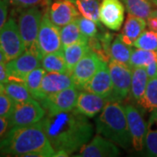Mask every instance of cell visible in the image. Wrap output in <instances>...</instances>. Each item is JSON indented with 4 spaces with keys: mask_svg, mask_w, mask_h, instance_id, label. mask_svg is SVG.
<instances>
[{
    "mask_svg": "<svg viewBox=\"0 0 157 157\" xmlns=\"http://www.w3.org/2000/svg\"><path fill=\"white\" fill-rule=\"evenodd\" d=\"M150 17H157V9L152 11L151 14H150Z\"/></svg>",
    "mask_w": 157,
    "mask_h": 157,
    "instance_id": "42",
    "label": "cell"
},
{
    "mask_svg": "<svg viewBox=\"0 0 157 157\" xmlns=\"http://www.w3.org/2000/svg\"><path fill=\"white\" fill-rule=\"evenodd\" d=\"M5 91V86H4V84L3 83H0V93L4 92Z\"/></svg>",
    "mask_w": 157,
    "mask_h": 157,
    "instance_id": "43",
    "label": "cell"
},
{
    "mask_svg": "<svg viewBox=\"0 0 157 157\" xmlns=\"http://www.w3.org/2000/svg\"><path fill=\"white\" fill-rule=\"evenodd\" d=\"M78 27L82 34L86 36V38H93L97 35V23L91 20L89 18H86L85 17H79L78 16L77 18Z\"/></svg>",
    "mask_w": 157,
    "mask_h": 157,
    "instance_id": "33",
    "label": "cell"
},
{
    "mask_svg": "<svg viewBox=\"0 0 157 157\" xmlns=\"http://www.w3.org/2000/svg\"><path fill=\"white\" fill-rule=\"evenodd\" d=\"M124 108L132 137V146L136 151H140L144 147L147 123L135 107L132 105H126Z\"/></svg>",
    "mask_w": 157,
    "mask_h": 157,
    "instance_id": "12",
    "label": "cell"
},
{
    "mask_svg": "<svg viewBox=\"0 0 157 157\" xmlns=\"http://www.w3.org/2000/svg\"><path fill=\"white\" fill-rule=\"evenodd\" d=\"M146 25L147 21L145 18L128 13L122 32L120 36L124 43L133 46L137 38L145 31Z\"/></svg>",
    "mask_w": 157,
    "mask_h": 157,
    "instance_id": "19",
    "label": "cell"
},
{
    "mask_svg": "<svg viewBox=\"0 0 157 157\" xmlns=\"http://www.w3.org/2000/svg\"><path fill=\"white\" fill-rule=\"evenodd\" d=\"M149 1H150V2H152L154 5H155V6H157V0H149Z\"/></svg>",
    "mask_w": 157,
    "mask_h": 157,
    "instance_id": "44",
    "label": "cell"
},
{
    "mask_svg": "<svg viewBox=\"0 0 157 157\" xmlns=\"http://www.w3.org/2000/svg\"><path fill=\"white\" fill-rule=\"evenodd\" d=\"M96 133L128 149L132 144V137L125 113V108L119 101H110L95 119Z\"/></svg>",
    "mask_w": 157,
    "mask_h": 157,
    "instance_id": "3",
    "label": "cell"
},
{
    "mask_svg": "<svg viewBox=\"0 0 157 157\" xmlns=\"http://www.w3.org/2000/svg\"><path fill=\"white\" fill-rule=\"evenodd\" d=\"M78 94V87L72 86L47 95L39 102L45 109L46 113L55 114L73 110L76 105Z\"/></svg>",
    "mask_w": 157,
    "mask_h": 157,
    "instance_id": "10",
    "label": "cell"
},
{
    "mask_svg": "<svg viewBox=\"0 0 157 157\" xmlns=\"http://www.w3.org/2000/svg\"><path fill=\"white\" fill-rule=\"evenodd\" d=\"M14 107L15 102L6 94L5 91L0 93V116L9 119Z\"/></svg>",
    "mask_w": 157,
    "mask_h": 157,
    "instance_id": "34",
    "label": "cell"
},
{
    "mask_svg": "<svg viewBox=\"0 0 157 157\" xmlns=\"http://www.w3.org/2000/svg\"><path fill=\"white\" fill-rule=\"evenodd\" d=\"M77 7L83 17L89 18L97 24L100 23V0H68Z\"/></svg>",
    "mask_w": 157,
    "mask_h": 157,
    "instance_id": "26",
    "label": "cell"
},
{
    "mask_svg": "<svg viewBox=\"0 0 157 157\" xmlns=\"http://www.w3.org/2000/svg\"><path fill=\"white\" fill-rule=\"evenodd\" d=\"M138 103L148 112L157 111V77L148 79L144 95Z\"/></svg>",
    "mask_w": 157,
    "mask_h": 157,
    "instance_id": "30",
    "label": "cell"
},
{
    "mask_svg": "<svg viewBox=\"0 0 157 157\" xmlns=\"http://www.w3.org/2000/svg\"><path fill=\"white\" fill-rule=\"evenodd\" d=\"M132 52H133V49H132L131 45H127L126 43H124L120 34H118L115 37V39L113 40L112 45L110 47L111 59L128 66Z\"/></svg>",
    "mask_w": 157,
    "mask_h": 157,
    "instance_id": "27",
    "label": "cell"
},
{
    "mask_svg": "<svg viewBox=\"0 0 157 157\" xmlns=\"http://www.w3.org/2000/svg\"><path fill=\"white\" fill-rule=\"evenodd\" d=\"M148 79H149V78L147 76L146 68H133L130 93H131L132 98L135 101L139 102L140 99L143 97Z\"/></svg>",
    "mask_w": 157,
    "mask_h": 157,
    "instance_id": "21",
    "label": "cell"
},
{
    "mask_svg": "<svg viewBox=\"0 0 157 157\" xmlns=\"http://www.w3.org/2000/svg\"><path fill=\"white\" fill-rule=\"evenodd\" d=\"M10 5L17 8H28L33 6H44L50 5V0H8Z\"/></svg>",
    "mask_w": 157,
    "mask_h": 157,
    "instance_id": "35",
    "label": "cell"
},
{
    "mask_svg": "<svg viewBox=\"0 0 157 157\" xmlns=\"http://www.w3.org/2000/svg\"><path fill=\"white\" fill-rule=\"evenodd\" d=\"M41 56L39 52L25 50L22 54L6 63L10 75L9 80L25 82L26 75L33 70L41 67Z\"/></svg>",
    "mask_w": 157,
    "mask_h": 157,
    "instance_id": "9",
    "label": "cell"
},
{
    "mask_svg": "<svg viewBox=\"0 0 157 157\" xmlns=\"http://www.w3.org/2000/svg\"><path fill=\"white\" fill-rule=\"evenodd\" d=\"M87 118L75 108L55 114H45L42 123L56 151V156H68L88 143L93 137L94 128Z\"/></svg>",
    "mask_w": 157,
    "mask_h": 157,
    "instance_id": "1",
    "label": "cell"
},
{
    "mask_svg": "<svg viewBox=\"0 0 157 157\" xmlns=\"http://www.w3.org/2000/svg\"><path fill=\"white\" fill-rule=\"evenodd\" d=\"M91 50L88 43L78 42L67 45L63 48L64 56L67 63V67L69 73L71 74L73 67L83 57Z\"/></svg>",
    "mask_w": 157,
    "mask_h": 157,
    "instance_id": "20",
    "label": "cell"
},
{
    "mask_svg": "<svg viewBox=\"0 0 157 157\" xmlns=\"http://www.w3.org/2000/svg\"><path fill=\"white\" fill-rule=\"evenodd\" d=\"M144 146L149 156L157 157V111L151 113L147 123Z\"/></svg>",
    "mask_w": 157,
    "mask_h": 157,
    "instance_id": "24",
    "label": "cell"
},
{
    "mask_svg": "<svg viewBox=\"0 0 157 157\" xmlns=\"http://www.w3.org/2000/svg\"><path fill=\"white\" fill-rule=\"evenodd\" d=\"M45 73L46 71L45 69L42 67H39L28 73L25 78V84L26 85L32 97L39 101L40 100L41 84Z\"/></svg>",
    "mask_w": 157,
    "mask_h": 157,
    "instance_id": "28",
    "label": "cell"
},
{
    "mask_svg": "<svg viewBox=\"0 0 157 157\" xmlns=\"http://www.w3.org/2000/svg\"><path fill=\"white\" fill-rule=\"evenodd\" d=\"M125 7L121 0H103L100 7V20L108 29L119 31L124 21Z\"/></svg>",
    "mask_w": 157,
    "mask_h": 157,
    "instance_id": "13",
    "label": "cell"
},
{
    "mask_svg": "<svg viewBox=\"0 0 157 157\" xmlns=\"http://www.w3.org/2000/svg\"><path fill=\"white\" fill-rule=\"evenodd\" d=\"M121 152L115 143L103 137L101 135H95L92 140L79 149V157H115L120 155Z\"/></svg>",
    "mask_w": 157,
    "mask_h": 157,
    "instance_id": "14",
    "label": "cell"
},
{
    "mask_svg": "<svg viewBox=\"0 0 157 157\" xmlns=\"http://www.w3.org/2000/svg\"><path fill=\"white\" fill-rule=\"evenodd\" d=\"M60 39L63 48L78 42L88 43V38L84 36L79 30L77 19L62 26L60 29Z\"/></svg>",
    "mask_w": 157,
    "mask_h": 157,
    "instance_id": "22",
    "label": "cell"
},
{
    "mask_svg": "<svg viewBox=\"0 0 157 157\" xmlns=\"http://www.w3.org/2000/svg\"><path fill=\"white\" fill-rule=\"evenodd\" d=\"M157 61V51L135 49L130 57L128 66L132 69L135 67H146L149 64Z\"/></svg>",
    "mask_w": 157,
    "mask_h": 157,
    "instance_id": "29",
    "label": "cell"
},
{
    "mask_svg": "<svg viewBox=\"0 0 157 157\" xmlns=\"http://www.w3.org/2000/svg\"><path fill=\"white\" fill-rule=\"evenodd\" d=\"M37 46L41 57L63 49L60 39V29L51 21L47 11H45L41 20Z\"/></svg>",
    "mask_w": 157,
    "mask_h": 157,
    "instance_id": "7",
    "label": "cell"
},
{
    "mask_svg": "<svg viewBox=\"0 0 157 157\" xmlns=\"http://www.w3.org/2000/svg\"><path fill=\"white\" fill-rule=\"evenodd\" d=\"M108 67L113 84L111 101H122L128 97L130 93L132 68L126 64L112 59L108 62Z\"/></svg>",
    "mask_w": 157,
    "mask_h": 157,
    "instance_id": "8",
    "label": "cell"
},
{
    "mask_svg": "<svg viewBox=\"0 0 157 157\" xmlns=\"http://www.w3.org/2000/svg\"><path fill=\"white\" fill-rule=\"evenodd\" d=\"M147 25L150 30L157 31V17H149L147 18Z\"/></svg>",
    "mask_w": 157,
    "mask_h": 157,
    "instance_id": "40",
    "label": "cell"
},
{
    "mask_svg": "<svg viewBox=\"0 0 157 157\" xmlns=\"http://www.w3.org/2000/svg\"><path fill=\"white\" fill-rule=\"evenodd\" d=\"M10 79V75L6 63H0V83L5 84Z\"/></svg>",
    "mask_w": 157,
    "mask_h": 157,
    "instance_id": "37",
    "label": "cell"
},
{
    "mask_svg": "<svg viewBox=\"0 0 157 157\" xmlns=\"http://www.w3.org/2000/svg\"><path fill=\"white\" fill-rule=\"evenodd\" d=\"M7 62H8V60L6 59V55L4 54V52L0 49V63H7Z\"/></svg>",
    "mask_w": 157,
    "mask_h": 157,
    "instance_id": "41",
    "label": "cell"
},
{
    "mask_svg": "<svg viewBox=\"0 0 157 157\" xmlns=\"http://www.w3.org/2000/svg\"><path fill=\"white\" fill-rule=\"evenodd\" d=\"M42 17V11L39 6L23 8L19 13L17 25L25 45V50H33L39 52L37 46V39Z\"/></svg>",
    "mask_w": 157,
    "mask_h": 157,
    "instance_id": "4",
    "label": "cell"
},
{
    "mask_svg": "<svg viewBox=\"0 0 157 157\" xmlns=\"http://www.w3.org/2000/svg\"><path fill=\"white\" fill-rule=\"evenodd\" d=\"M147 73L148 78H156L157 77V61H155L147 66L146 67Z\"/></svg>",
    "mask_w": 157,
    "mask_h": 157,
    "instance_id": "39",
    "label": "cell"
},
{
    "mask_svg": "<svg viewBox=\"0 0 157 157\" xmlns=\"http://www.w3.org/2000/svg\"><path fill=\"white\" fill-rule=\"evenodd\" d=\"M8 0H0V29L4 26V25L7 21L8 16V7H9Z\"/></svg>",
    "mask_w": 157,
    "mask_h": 157,
    "instance_id": "36",
    "label": "cell"
},
{
    "mask_svg": "<svg viewBox=\"0 0 157 157\" xmlns=\"http://www.w3.org/2000/svg\"><path fill=\"white\" fill-rule=\"evenodd\" d=\"M9 129H10L9 119L0 116V139L6 135Z\"/></svg>",
    "mask_w": 157,
    "mask_h": 157,
    "instance_id": "38",
    "label": "cell"
},
{
    "mask_svg": "<svg viewBox=\"0 0 157 157\" xmlns=\"http://www.w3.org/2000/svg\"><path fill=\"white\" fill-rule=\"evenodd\" d=\"M134 46L144 50L157 51V31H144L135 40Z\"/></svg>",
    "mask_w": 157,
    "mask_h": 157,
    "instance_id": "32",
    "label": "cell"
},
{
    "mask_svg": "<svg viewBox=\"0 0 157 157\" xmlns=\"http://www.w3.org/2000/svg\"><path fill=\"white\" fill-rule=\"evenodd\" d=\"M72 86H76L73 77L68 73H57V72H46L42 80L40 88V100L45 97L60 92ZM77 87V86H76Z\"/></svg>",
    "mask_w": 157,
    "mask_h": 157,
    "instance_id": "17",
    "label": "cell"
},
{
    "mask_svg": "<svg viewBox=\"0 0 157 157\" xmlns=\"http://www.w3.org/2000/svg\"><path fill=\"white\" fill-rule=\"evenodd\" d=\"M41 67L46 72L69 73L63 49L44 55L41 59Z\"/></svg>",
    "mask_w": 157,
    "mask_h": 157,
    "instance_id": "23",
    "label": "cell"
},
{
    "mask_svg": "<svg viewBox=\"0 0 157 157\" xmlns=\"http://www.w3.org/2000/svg\"><path fill=\"white\" fill-rule=\"evenodd\" d=\"M0 155L8 156H56L45 134L42 121L38 123L12 127L0 139Z\"/></svg>",
    "mask_w": 157,
    "mask_h": 157,
    "instance_id": "2",
    "label": "cell"
},
{
    "mask_svg": "<svg viewBox=\"0 0 157 157\" xmlns=\"http://www.w3.org/2000/svg\"><path fill=\"white\" fill-rule=\"evenodd\" d=\"M0 49L8 61L18 57L25 51L17 22L13 17H9L4 26L0 29Z\"/></svg>",
    "mask_w": 157,
    "mask_h": 157,
    "instance_id": "6",
    "label": "cell"
},
{
    "mask_svg": "<svg viewBox=\"0 0 157 157\" xmlns=\"http://www.w3.org/2000/svg\"><path fill=\"white\" fill-rule=\"evenodd\" d=\"M5 93L15 103L28 101L33 97L25 82L17 80H9L4 84Z\"/></svg>",
    "mask_w": 157,
    "mask_h": 157,
    "instance_id": "25",
    "label": "cell"
},
{
    "mask_svg": "<svg viewBox=\"0 0 157 157\" xmlns=\"http://www.w3.org/2000/svg\"><path fill=\"white\" fill-rule=\"evenodd\" d=\"M82 89L108 98L111 101L113 84L107 62L104 60L101 61L98 71L93 76V78L85 85Z\"/></svg>",
    "mask_w": 157,
    "mask_h": 157,
    "instance_id": "15",
    "label": "cell"
},
{
    "mask_svg": "<svg viewBox=\"0 0 157 157\" xmlns=\"http://www.w3.org/2000/svg\"><path fill=\"white\" fill-rule=\"evenodd\" d=\"M46 11L51 21L59 27L73 22L79 16L77 7L68 0H57L48 6Z\"/></svg>",
    "mask_w": 157,
    "mask_h": 157,
    "instance_id": "16",
    "label": "cell"
},
{
    "mask_svg": "<svg viewBox=\"0 0 157 157\" xmlns=\"http://www.w3.org/2000/svg\"><path fill=\"white\" fill-rule=\"evenodd\" d=\"M46 111L39 101L33 98L28 101L15 103V107L9 117L10 128L12 127L29 126L42 121Z\"/></svg>",
    "mask_w": 157,
    "mask_h": 157,
    "instance_id": "5",
    "label": "cell"
},
{
    "mask_svg": "<svg viewBox=\"0 0 157 157\" xmlns=\"http://www.w3.org/2000/svg\"><path fill=\"white\" fill-rule=\"evenodd\" d=\"M102 61L101 58L94 51L90 50L75 65L71 75L75 86L78 88H83L98 71Z\"/></svg>",
    "mask_w": 157,
    "mask_h": 157,
    "instance_id": "11",
    "label": "cell"
},
{
    "mask_svg": "<svg viewBox=\"0 0 157 157\" xmlns=\"http://www.w3.org/2000/svg\"><path fill=\"white\" fill-rule=\"evenodd\" d=\"M129 14L142 18H148L152 12L149 0H122Z\"/></svg>",
    "mask_w": 157,
    "mask_h": 157,
    "instance_id": "31",
    "label": "cell"
},
{
    "mask_svg": "<svg viewBox=\"0 0 157 157\" xmlns=\"http://www.w3.org/2000/svg\"><path fill=\"white\" fill-rule=\"evenodd\" d=\"M108 101V98L85 91L79 93L74 108L86 117L92 118L101 112Z\"/></svg>",
    "mask_w": 157,
    "mask_h": 157,
    "instance_id": "18",
    "label": "cell"
}]
</instances>
